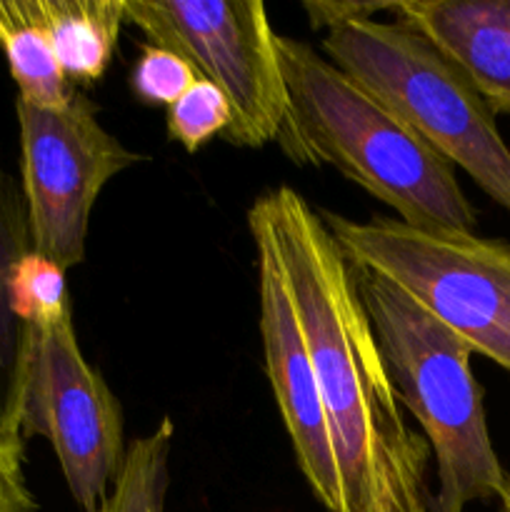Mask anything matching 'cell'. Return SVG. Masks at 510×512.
I'll use <instances>...</instances> for the list:
<instances>
[{
    "label": "cell",
    "mask_w": 510,
    "mask_h": 512,
    "mask_svg": "<svg viewBox=\"0 0 510 512\" xmlns=\"http://www.w3.org/2000/svg\"><path fill=\"white\" fill-rule=\"evenodd\" d=\"M25 448L0 443V512H38L23 470Z\"/></svg>",
    "instance_id": "obj_18"
},
{
    "label": "cell",
    "mask_w": 510,
    "mask_h": 512,
    "mask_svg": "<svg viewBox=\"0 0 510 512\" xmlns=\"http://www.w3.org/2000/svg\"><path fill=\"white\" fill-rule=\"evenodd\" d=\"M23 153V193L33 250L63 270L85 260V240L100 190L143 160L98 120V108L75 88L63 108L15 100Z\"/></svg>",
    "instance_id": "obj_8"
},
{
    "label": "cell",
    "mask_w": 510,
    "mask_h": 512,
    "mask_svg": "<svg viewBox=\"0 0 510 512\" xmlns=\"http://www.w3.org/2000/svg\"><path fill=\"white\" fill-rule=\"evenodd\" d=\"M355 268L413 298L475 353L510 373V245L455 230H423L395 218L355 223L320 213Z\"/></svg>",
    "instance_id": "obj_5"
},
{
    "label": "cell",
    "mask_w": 510,
    "mask_h": 512,
    "mask_svg": "<svg viewBox=\"0 0 510 512\" xmlns=\"http://www.w3.org/2000/svg\"><path fill=\"white\" fill-rule=\"evenodd\" d=\"M35 435L53 445L75 503L98 510L128 445L118 398L80 353L73 310L50 325H30L20 438Z\"/></svg>",
    "instance_id": "obj_7"
},
{
    "label": "cell",
    "mask_w": 510,
    "mask_h": 512,
    "mask_svg": "<svg viewBox=\"0 0 510 512\" xmlns=\"http://www.w3.org/2000/svg\"><path fill=\"white\" fill-rule=\"evenodd\" d=\"M253 243L258 258L255 263H258L265 373L305 483L325 510L335 512L340 503L338 463H335L333 435L320 398L313 358L278 258L263 240Z\"/></svg>",
    "instance_id": "obj_9"
},
{
    "label": "cell",
    "mask_w": 510,
    "mask_h": 512,
    "mask_svg": "<svg viewBox=\"0 0 510 512\" xmlns=\"http://www.w3.org/2000/svg\"><path fill=\"white\" fill-rule=\"evenodd\" d=\"M198 80L193 65L183 55L160 45H143L130 75V88L148 105H173Z\"/></svg>",
    "instance_id": "obj_17"
},
{
    "label": "cell",
    "mask_w": 510,
    "mask_h": 512,
    "mask_svg": "<svg viewBox=\"0 0 510 512\" xmlns=\"http://www.w3.org/2000/svg\"><path fill=\"white\" fill-rule=\"evenodd\" d=\"M388 13L425 35L493 113L510 115V0H398Z\"/></svg>",
    "instance_id": "obj_10"
},
{
    "label": "cell",
    "mask_w": 510,
    "mask_h": 512,
    "mask_svg": "<svg viewBox=\"0 0 510 512\" xmlns=\"http://www.w3.org/2000/svg\"><path fill=\"white\" fill-rule=\"evenodd\" d=\"M500 512H510V475H508V490H505V495L500 498Z\"/></svg>",
    "instance_id": "obj_20"
},
{
    "label": "cell",
    "mask_w": 510,
    "mask_h": 512,
    "mask_svg": "<svg viewBox=\"0 0 510 512\" xmlns=\"http://www.w3.org/2000/svg\"><path fill=\"white\" fill-rule=\"evenodd\" d=\"M0 50L18 85V100L63 108L75 93L58 63L40 0H0Z\"/></svg>",
    "instance_id": "obj_13"
},
{
    "label": "cell",
    "mask_w": 510,
    "mask_h": 512,
    "mask_svg": "<svg viewBox=\"0 0 510 512\" xmlns=\"http://www.w3.org/2000/svg\"><path fill=\"white\" fill-rule=\"evenodd\" d=\"M173 440L175 425L170 418H165L153 433L133 440L108 498L95 512H163Z\"/></svg>",
    "instance_id": "obj_14"
},
{
    "label": "cell",
    "mask_w": 510,
    "mask_h": 512,
    "mask_svg": "<svg viewBox=\"0 0 510 512\" xmlns=\"http://www.w3.org/2000/svg\"><path fill=\"white\" fill-rule=\"evenodd\" d=\"M355 285L400 405L415 415L435 455L438 490L428 512H465L470 503L503 498L508 473L490 440L483 390L470 368L475 350L388 280L355 268Z\"/></svg>",
    "instance_id": "obj_3"
},
{
    "label": "cell",
    "mask_w": 510,
    "mask_h": 512,
    "mask_svg": "<svg viewBox=\"0 0 510 512\" xmlns=\"http://www.w3.org/2000/svg\"><path fill=\"white\" fill-rule=\"evenodd\" d=\"M40 10L68 83L103 78L125 23V0H40Z\"/></svg>",
    "instance_id": "obj_12"
},
{
    "label": "cell",
    "mask_w": 510,
    "mask_h": 512,
    "mask_svg": "<svg viewBox=\"0 0 510 512\" xmlns=\"http://www.w3.org/2000/svg\"><path fill=\"white\" fill-rule=\"evenodd\" d=\"M230 105L210 80L198 78L168 108V135L188 153L203 148L213 135L230 128Z\"/></svg>",
    "instance_id": "obj_16"
},
{
    "label": "cell",
    "mask_w": 510,
    "mask_h": 512,
    "mask_svg": "<svg viewBox=\"0 0 510 512\" xmlns=\"http://www.w3.org/2000/svg\"><path fill=\"white\" fill-rule=\"evenodd\" d=\"M313 28L335 30L353 20L375 18L378 13H388L390 3H330V0H308L303 5Z\"/></svg>",
    "instance_id": "obj_19"
},
{
    "label": "cell",
    "mask_w": 510,
    "mask_h": 512,
    "mask_svg": "<svg viewBox=\"0 0 510 512\" xmlns=\"http://www.w3.org/2000/svg\"><path fill=\"white\" fill-rule=\"evenodd\" d=\"M125 23L153 45L183 55L230 105L225 138L243 148L278 143L288 123V88L260 0H125Z\"/></svg>",
    "instance_id": "obj_6"
},
{
    "label": "cell",
    "mask_w": 510,
    "mask_h": 512,
    "mask_svg": "<svg viewBox=\"0 0 510 512\" xmlns=\"http://www.w3.org/2000/svg\"><path fill=\"white\" fill-rule=\"evenodd\" d=\"M248 225L278 258L313 358L338 463L335 512H428L430 445L405 423L355 268L323 215L280 185L250 205Z\"/></svg>",
    "instance_id": "obj_1"
},
{
    "label": "cell",
    "mask_w": 510,
    "mask_h": 512,
    "mask_svg": "<svg viewBox=\"0 0 510 512\" xmlns=\"http://www.w3.org/2000/svg\"><path fill=\"white\" fill-rule=\"evenodd\" d=\"M13 313L25 325H50L70 313L65 270L45 255L30 250L10 280Z\"/></svg>",
    "instance_id": "obj_15"
},
{
    "label": "cell",
    "mask_w": 510,
    "mask_h": 512,
    "mask_svg": "<svg viewBox=\"0 0 510 512\" xmlns=\"http://www.w3.org/2000/svg\"><path fill=\"white\" fill-rule=\"evenodd\" d=\"M33 250L23 185L0 163V443L25 448L20 438L30 325L13 313L10 280L20 260Z\"/></svg>",
    "instance_id": "obj_11"
},
{
    "label": "cell",
    "mask_w": 510,
    "mask_h": 512,
    "mask_svg": "<svg viewBox=\"0 0 510 512\" xmlns=\"http://www.w3.org/2000/svg\"><path fill=\"white\" fill-rule=\"evenodd\" d=\"M320 48L510 215V148L495 113L425 35L398 18H365L325 33Z\"/></svg>",
    "instance_id": "obj_4"
},
{
    "label": "cell",
    "mask_w": 510,
    "mask_h": 512,
    "mask_svg": "<svg viewBox=\"0 0 510 512\" xmlns=\"http://www.w3.org/2000/svg\"><path fill=\"white\" fill-rule=\"evenodd\" d=\"M275 45L288 88L278 143L293 163L333 165L405 225L473 233L478 213L453 168L403 118L305 40Z\"/></svg>",
    "instance_id": "obj_2"
}]
</instances>
